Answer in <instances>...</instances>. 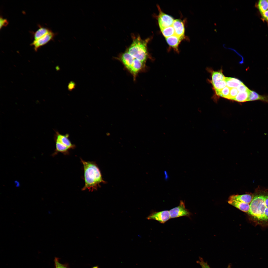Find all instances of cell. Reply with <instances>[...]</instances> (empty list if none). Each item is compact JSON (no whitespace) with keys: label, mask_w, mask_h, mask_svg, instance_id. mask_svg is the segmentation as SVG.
Masks as SVG:
<instances>
[{"label":"cell","mask_w":268,"mask_h":268,"mask_svg":"<svg viewBox=\"0 0 268 268\" xmlns=\"http://www.w3.org/2000/svg\"><path fill=\"white\" fill-rule=\"evenodd\" d=\"M149 40H142L139 36L133 38L124 58L125 65L129 70L139 71L146 67V63L149 57L147 48Z\"/></svg>","instance_id":"1"},{"label":"cell","mask_w":268,"mask_h":268,"mask_svg":"<svg viewBox=\"0 0 268 268\" xmlns=\"http://www.w3.org/2000/svg\"><path fill=\"white\" fill-rule=\"evenodd\" d=\"M83 166L84 179L85 185L82 189L84 191L88 190L89 191L97 190L100 187L101 183H105L103 179L100 170L96 163L93 161H86L80 158Z\"/></svg>","instance_id":"2"},{"label":"cell","mask_w":268,"mask_h":268,"mask_svg":"<svg viewBox=\"0 0 268 268\" xmlns=\"http://www.w3.org/2000/svg\"><path fill=\"white\" fill-rule=\"evenodd\" d=\"M268 191L258 190L253 194L252 200L250 204L248 213L252 220L257 224L263 225L265 212L268 209L265 199Z\"/></svg>","instance_id":"3"},{"label":"cell","mask_w":268,"mask_h":268,"mask_svg":"<svg viewBox=\"0 0 268 268\" xmlns=\"http://www.w3.org/2000/svg\"><path fill=\"white\" fill-rule=\"evenodd\" d=\"M169 212L171 218L182 216L189 217L191 215L190 212L185 207L184 202L181 200L178 206L171 209Z\"/></svg>","instance_id":"4"},{"label":"cell","mask_w":268,"mask_h":268,"mask_svg":"<svg viewBox=\"0 0 268 268\" xmlns=\"http://www.w3.org/2000/svg\"><path fill=\"white\" fill-rule=\"evenodd\" d=\"M158 8L159 12L158 20L161 30L172 26L174 21L173 18L171 16L163 12L159 6Z\"/></svg>","instance_id":"5"},{"label":"cell","mask_w":268,"mask_h":268,"mask_svg":"<svg viewBox=\"0 0 268 268\" xmlns=\"http://www.w3.org/2000/svg\"><path fill=\"white\" fill-rule=\"evenodd\" d=\"M147 218L148 220H155L161 223H164L170 218L169 211L165 210L152 212Z\"/></svg>","instance_id":"6"},{"label":"cell","mask_w":268,"mask_h":268,"mask_svg":"<svg viewBox=\"0 0 268 268\" xmlns=\"http://www.w3.org/2000/svg\"><path fill=\"white\" fill-rule=\"evenodd\" d=\"M54 139L55 141L60 142L68 147L70 149H74L76 147L75 145L72 143L69 140V135L67 134L65 135L60 133L58 131H55Z\"/></svg>","instance_id":"7"},{"label":"cell","mask_w":268,"mask_h":268,"mask_svg":"<svg viewBox=\"0 0 268 268\" xmlns=\"http://www.w3.org/2000/svg\"><path fill=\"white\" fill-rule=\"evenodd\" d=\"M55 36V34L51 31L39 39L34 40L31 45L34 46V49L36 51L40 47L46 44L52 40Z\"/></svg>","instance_id":"8"},{"label":"cell","mask_w":268,"mask_h":268,"mask_svg":"<svg viewBox=\"0 0 268 268\" xmlns=\"http://www.w3.org/2000/svg\"><path fill=\"white\" fill-rule=\"evenodd\" d=\"M175 35L183 39L184 36L185 29L184 24L179 19L174 20L172 25Z\"/></svg>","instance_id":"9"},{"label":"cell","mask_w":268,"mask_h":268,"mask_svg":"<svg viewBox=\"0 0 268 268\" xmlns=\"http://www.w3.org/2000/svg\"><path fill=\"white\" fill-rule=\"evenodd\" d=\"M253 197V195L245 194L231 196L229 200H234L250 204Z\"/></svg>","instance_id":"10"},{"label":"cell","mask_w":268,"mask_h":268,"mask_svg":"<svg viewBox=\"0 0 268 268\" xmlns=\"http://www.w3.org/2000/svg\"><path fill=\"white\" fill-rule=\"evenodd\" d=\"M182 39L175 34L166 38L167 42L169 45L177 52H178L179 44Z\"/></svg>","instance_id":"11"},{"label":"cell","mask_w":268,"mask_h":268,"mask_svg":"<svg viewBox=\"0 0 268 268\" xmlns=\"http://www.w3.org/2000/svg\"><path fill=\"white\" fill-rule=\"evenodd\" d=\"M228 203L240 210L248 213L250 209V204L234 200H229Z\"/></svg>","instance_id":"12"},{"label":"cell","mask_w":268,"mask_h":268,"mask_svg":"<svg viewBox=\"0 0 268 268\" xmlns=\"http://www.w3.org/2000/svg\"><path fill=\"white\" fill-rule=\"evenodd\" d=\"M55 141L56 149L52 155L53 156H55L59 153H62L64 155L69 154V151L70 149L68 147L60 142L56 141Z\"/></svg>","instance_id":"13"},{"label":"cell","mask_w":268,"mask_h":268,"mask_svg":"<svg viewBox=\"0 0 268 268\" xmlns=\"http://www.w3.org/2000/svg\"><path fill=\"white\" fill-rule=\"evenodd\" d=\"M257 100L268 103V96L260 95L255 92L250 90L248 101Z\"/></svg>","instance_id":"14"},{"label":"cell","mask_w":268,"mask_h":268,"mask_svg":"<svg viewBox=\"0 0 268 268\" xmlns=\"http://www.w3.org/2000/svg\"><path fill=\"white\" fill-rule=\"evenodd\" d=\"M51 31L47 28L40 27L34 34V40H37L39 39Z\"/></svg>","instance_id":"15"},{"label":"cell","mask_w":268,"mask_h":268,"mask_svg":"<svg viewBox=\"0 0 268 268\" xmlns=\"http://www.w3.org/2000/svg\"><path fill=\"white\" fill-rule=\"evenodd\" d=\"M250 90L249 89L247 91L239 92L233 100L240 102L248 101Z\"/></svg>","instance_id":"16"},{"label":"cell","mask_w":268,"mask_h":268,"mask_svg":"<svg viewBox=\"0 0 268 268\" xmlns=\"http://www.w3.org/2000/svg\"><path fill=\"white\" fill-rule=\"evenodd\" d=\"M225 77L223 74L222 71H213L212 73V82L217 81L225 80Z\"/></svg>","instance_id":"17"},{"label":"cell","mask_w":268,"mask_h":268,"mask_svg":"<svg viewBox=\"0 0 268 268\" xmlns=\"http://www.w3.org/2000/svg\"><path fill=\"white\" fill-rule=\"evenodd\" d=\"M212 83L216 92L221 90L227 86L225 80L217 81Z\"/></svg>","instance_id":"18"},{"label":"cell","mask_w":268,"mask_h":268,"mask_svg":"<svg viewBox=\"0 0 268 268\" xmlns=\"http://www.w3.org/2000/svg\"><path fill=\"white\" fill-rule=\"evenodd\" d=\"M258 7L261 14L268 9V0H259L258 4Z\"/></svg>","instance_id":"19"},{"label":"cell","mask_w":268,"mask_h":268,"mask_svg":"<svg viewBox=\"0 0 268 268\" xmlns=\"http://www.w3.org/2000/svg\"><path fill=\"white\" fill-rule=\"evenodd\" d=\"M161 31L166 38L175 34L174 29L172 26L165 28Z\"/></svg>","instance_id":"20"},{"label":"cell","mask_w":268,"mask_h":268,"mask_svg":"<svg viewBox=\"0 0 268 268\" xmlns=\"http://www.w3.org/2000/svg\"><path fill=\"white\" fill-rule=\"evenodd\" d=\"M230 90V88L227 86L216 93L217 95L227 99L229 95Z\"/></svg>","instance_id":"21"},{"label":"cell","mask_w":268,"mask_h":268,"mask_svg":"<svg viewBox=\"0 0 268 268\" xmlns=\"http://www.w3.org/2000/svg\"><path fill=\"white\" fill-rule=\"evenodd\" d=\"M238 91L236 88H230L229 95L227 99L233 100L238 93Z\"/></svg>","instance_id":"22"},{"label":"cell","mask_w":268,"mask_h":268,"mask_svg":"<svg viewBox=\"0 0 268 268\" xmlns=\"http://www.w3.org/2000/svg\"><path fill=\"white\" fill-rule=\"evenodd\" d=\"M54 262L55 268H69L67 264H62L60 263L58 258H55Z\"/></svg>","instance_id":"23"},{"label":"cell","mask_w":268,"mask_h":268,"mask_svg":"<svg viewBox=\"0 0 268 268\" xmlns=\"http://www.w3.org/2000/svg\"><path fill=\"white\" fill-rule=\"evenodd\" d=\"M200 266H203L205 268H211L207 263L201 257L199 258V260L197 261ZM227 268H231L230 265H229Z\"/></svg>","instance_id":"24"},{"label":"cell","mask_w":268,"mask_h":268,"mask_svg":"<svg viewBox=\"0 0 268 268\" xmlns=\"http://www.w3.org/2000/svg\"><path fill=\"white\" fill-rule=\"evenodd\" d=\"M226 81L227 86L230 88H237L240 84L234 82L227 80L225 79Z\"/></svg>","instance_id":"25"},{"label":"cell","mask_w":268,"mask_h":268,"mask_svg":"<svg viewBox=\"0 0 268 268\" xmlns=\"http://www.w3.org/2000/svg\"><path fill=\"white\" fill-rule=\"evenodd\" d=\"M237 89L239 92L247 91L249 90L243 83L239 85Z\"/></svg>","instance_id":"26"},{"label":"cell","mask_w":268,"mask_h":268,"mask_svg":"<svg viewBox=\"0 0 268 268\" xmlns=\"http://www.w3.org/2000/svg\"><path fill=\"white\" fill-rule=\"evenodd\" d=\"M8 24L7 20L3 18L1 16L0 18V29L3 26H6Z\"/></svg>","instance_id":"27"},{"label":"cell","mask_w":268,"mask_h":268,"mask_svg":"<svg viewBox=\"0 0 268 268\" xmlns=\"http://www.w3.org/2000/svg\"><path fill=\"white\" fill-rule=\"evenodd\" d=\"M76 86V84L74 81H70L67 86L68 90L69 91H72L75 88Z\"/></svg>","instance_id":"28"},{"label":"cell","mask_w":268,"mask_h":268,"mask_svg":"<svg viewBox=\"0 0 268 268\" xmlns=\"http://www.w3.org/2000/svg\"><path fill=\"white\" fill-rule=\"evenodd\" d=\"M225 79L227 80L234 82H235L239 84H240L243 83L239 79L235 78L225 77Z\"/></svg>","instance_id":"29"},{"label":"cell","mask_w":268,"mask_h":268,"mask_svg":"<svg viewBox=\"0 0 268 268\" xmlns=\"http://www.w3.org/2000/svg\"><path fill=\"white\" fill-rule=\"evenodd\" d=\"M262 14L263 20L268 23V9Z\"/></svg>","instance_id":"30"},{"label":"cell","mask_w":268,"mask_h":268,"mask_svg":"<svg viewBox=\"0 0 268 268\" xmlns=\"http://www.w3.org/2000/svg\"><path fill=\"white\" fill-rule=\"evenodd\" d=\"M92 268H99L98 266H96L93 267Z\"/></svg>","instance_id":"31"},{"label":"cell","mask_w":268,"mask_h":268,"mask_svg":"<svg viewBox=\"0 0 268 268\" xmlns=\"http://www.w3.org/2000/svg\"><path fill=\"white\" fill-rule=\"evenodd\" d=\"M201 266V268H205L203 266Z\"/></svg>","instance_id":"32"},{"label":"cell","mask_w":268,"mask_h":268,"mask_svg":"<svg viewBox=\"0 0 268 268\" xmlns=\"http://www.w3.org/2000/svg\"></svg>","instance_id":"33"}]
</instances>
